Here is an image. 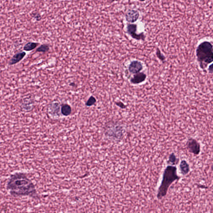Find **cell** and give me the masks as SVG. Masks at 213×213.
Instances as JSON below:
<instances>
[{
	"label": "cell",
	"instance_id": "30bf717a",
	"mask_svg": "<svg viewBox=\"0 0 213 213\" xmlns=\"http://www.w3.org/2000/svg\"><path fill=\"white\" fill-rule=\"evenodd\" d=\"M180 168L181 172L183 175H186L190 172V165L185 160H182L181 162L180 165Z\"/></svg>",
	"mask_w": 213,
	"mask_h": 213
},
{
	"label": "cell",
	"instance_id": "7a4b0ae2",
	"mask_svg": "<svg viewBox=\"0 0 213 213\" xmlns=\"http://www.w3.org/2000/svg\"><path fill=\"white\" fill-rule=\"evenodd\" d=\"M196 56L200 68L204 70L213 62V45L211 42L204 41L197 46Z\"/></svg>",
	"mask_w": 213,
	"mask_h": 213
},
{
	"label": "cell",
	"instance_id": "2e32d148",
	"mask_svg": "<svg viewBox=\"0 0 213 213\" xmlns=\"http://www.w3.org/2000/svg\"><path fill=\"white\" fill-rule=\"evenodd\" d=\"M157 55L158 58L162 62H164L165 61V57L164 55L161 53L160 50L159 48H157Z\"/></svg>",
	"mask_w": 213,
	"mask_h": 213
},
{
	"label": "cell",
	"instance_id": "4fadbf2b",
	"mask_svg": "<svg viewBox=\"0 0 213 213\" xmlns=\"http://www.w3.org/2000/svg\"><path fill=\"white\" fill-rule=\"evenodd\" d=\"M50 49L49 46L47 44L42 45L39 47H38L36 50L37 52H42V53H46L49 51Z\"/></svg>",
	"mask_w": 213,
	"mask_h": 213
},
{
	"label": "cell",
	"instance_id": "ac0fdd59",
	"mask_svg": "<svg viewBox=\"0 0 213 213\" xmlns=\"http://www.w3.org/2000/svg\"><path fill=\"white\" fill-rule=\"evenodd\" d=\"M116 104L117 106L120 107H121V108H125V106L124 104L122 102H119L116 103Z\"/></svg>",
	"mask_w": 213,
	"mask_h": 213
},
{
	"label": "cell",
	"instance_id": "5b68a950",
	"mask_svg": "<svg viewBox=\"0 0 213 213\" xmlns=\"http://www.w3.org/2000/svg\"><path fill=\"white\" fill-rule=\"evenodd\" d=\"M137 26L135 24H129L127 25V32L133 38L137 40H145V36L143 33L138 35L136 33Z\"/></svg>",
	"mask_w": 213,
	"mask_h": 213
},
{
	"label": "cell",
	"instance_id": "3957f363",
	"mask_svg": "<svg viewBox=\"0 0 213 213\" xmlns=\"http://www.w3.org/2000/svg\"><path fill=\"white\" fill-rule=\"evenodd\" d=\"M180 179L177 173V168L171 165L167 166L163 173L162 182L158 192L157 198L160 200L165 196L170 185Z\"/></svg>",
	"mask_w": 213,
	"mask_h": 213
},
{
	"label": "cell",
	"instance_id": "ffe728a7",
	"mask_svg": "<svg viewBox=\"0 0 213 213\" xmlns=\"http://www.w3.org/2000/svg\"><path fill=\"white\" fill-rule=\"evenodd\" d=\"M211 168H212V170L213 171V164H212V167H211Z\"/></svg>",
	"mask_w": 213,
	"mask_h": 213
},
{
	"label": "cell",
	"instance_id": "d6986e66",
	"mask_svg": "<svg viewBox=\"0 0 213 213\" xmlns=\"http://www.w3.org/2000/svg\"><path fill=\"white\" fill-rule=\"evenodd\" d=\"M70 86H74L75 85V83H71V84H70Z\"/></svg>",
	"mask_w": 213,
	"mask_h": 213
},
{
	"label": "cell",
	"instance_id": "e0dca14e",
	"mask_svg": "<svg viewBox=\"0 0 213 213\" xmlns=\"http://www.w3.org/2000/svg\"><path fill=\"white\" fill-rule=\"evenodd\" d=\"M208 72L210 74H213V63L211 64L209 67L208 69Z\"/></svg>",
	"mask_w": 213,
	"mask_h": 213
},
{
	"label": "cell",
	"instance_id": "9a60e30c",
	"mask_svg": "<svg viewBox=\"0 0 213 213\" xmlns=\"http://www.w3.org/2000/svg\"><path fill=\"white\" fill-rule=\"evenodd\" d=\"M169 161L171 164H178V161H179V160L177 159L176 156L173 153L171 154L169 157Z\"/></svg>",
	"mask_w": 213,
	"mask_h": 213
},
{
	"label": "cell",
	"instance_id": "44dd1931",
	"mask_svg": "<svg viewBox=\"0 0 213 213\" xmlns=\"http://www.w3.org/2000/svg\"><path fill=\"white\" fill-rule=\"evenodd\" d=\"M139 1H140L143 2V1H145V0H139Z\"/></svg>",
	"mask_w": 213,
	"mask_h": 213
},
{
	"label": "cell",
	"instance_id": "6da1fadb",
	"mask_svg": "<svg viewBox=\"0 0 213 213\" xmlns=\"http://www.w3.org/2000/svg\"><path fill=\"white\" fill-rule=\"evenodd\" d=\"M7 189L14 197L36 196L35 186L25 173L17 172L12 174L7 184Z\"/></svg>",
	"mask_w": 213,
	"mask_h": 213
},
{
	"label": "cell",
	"instance_id": "9c48e42d",
	"mask_svg": "<svg viewBox=\"0 0 213 213\" xmlns=\"http://www.w3.org/2000/svg\"><path fill=\"white\" fill-rule=\"evenodd\" d=\"M26 55V53L24 52L16 53L14 55L13 57L9 61V65H13L18 63L22 60Z\"/></svg>",
	"mask_w": 213,
	"mask_h": 213
},
{
	"label": "cell",
	"instance_id": "5bb4252c",
	"mask_svg": "<svg viewBox=\"0 0 213 213\" xmlns=\"http://www.w3.org/2000/svg\"><path fill=\"white\" fill-rule=\"evenodd\" d=\"M96 102V100L95 98L93 96H92L89 98L85 104L87 106L90 107L94 105L95 103Z\"/></svg>",
	"mask_w": 213,
	"mask_h": 213
},
{
	"label": "cell",
	"instance_id": "277c9868",
	"mask_svg": "<svg viewBox=\"0 0 213 213\" xmlns=\"http://www.w3.org/2000/svg\"><path fill=\"white\" fill-rule=\"evenodd\" d=\"M187 148L191 153L195 155L200 154L201 150V147L200 143L194 139H189L186 143Z\"/></svg>",
	"mask_w": 213,
	"mask_h": 213
},
{
	"label": "cell",
	"instance_id": "8992f818",
	"mask_svg": "<svg viewBox=\"0 0 213 213\" xmlns=\"http://www.w3.org/2000/svg\"><path fill=\"white\" fill-rule=\"evenodd\" d=\"M139 14L137 10H129L125 15L126 21L129 23H134L137 21Z\"/></svg>",
	"mask_w": 213,
	"mask_h": 213
},
{
	"label": "cell",
	"instance_id": "ba28073f",
	"mask_svg": "<svg viewBox=\"0 0 213 213\" xmlns=\"http://www.w3.org/2000/svg\"><path fill=\"white\" fill-rule=\"evenodd\" d=\"M147 76L143 72H139L134 75L131 79V82L133 84H138L144 82Z\"/></svg>",
	"mask_w": 213,
	"mask_h": 213
},
{
	"label": "cell",
	"instance_id": "8fae6325",
	"mask_svg": "<svg viewBox=\"0 0 213 213\" xmlns=\"http://www.w3.org/2000/svg\"><path fill=\"white\" fill-rule=\"evenodd\" d=\"M61 113L63 115L68 116L70 115L72 112L71 107L68 104H62L61 109Z\"/></svg>",
	"mask_w": 213,
	"mask_h": 213
},
{
	"label": "cell",
	"instance_id": "52a82bcc",
	"mask_svg": "<svg viewBox=\"0 0 213 213\" xmlns=\"http://www.w3.org/2000/svg\"><path fill=\"white\" fill-rule=\"evenodd\" d=\"M143 66L139 61L135 60L131 62L129 66V72L132 74H137L142 70Z\"/></svg>",
	"mask_w": 213,
	"mask_h": 213
},
{
	"label": "cell",
	"instance_id": "7c38bea8",
	"mask_svg": "<svg viewBox=\"0 0 213 213\" xmlns=\"http://www.w3.org/2000/svg\"><path fill=\"white\" fill-rule=\"evenodd\" d=\"M38 45V44L34 42H30L25 45L23 48L24 50L26 51H30L35 49Z\"/></svg>",
	"mask_w": 213,
	"mask_h": 213
}]
</instances>
